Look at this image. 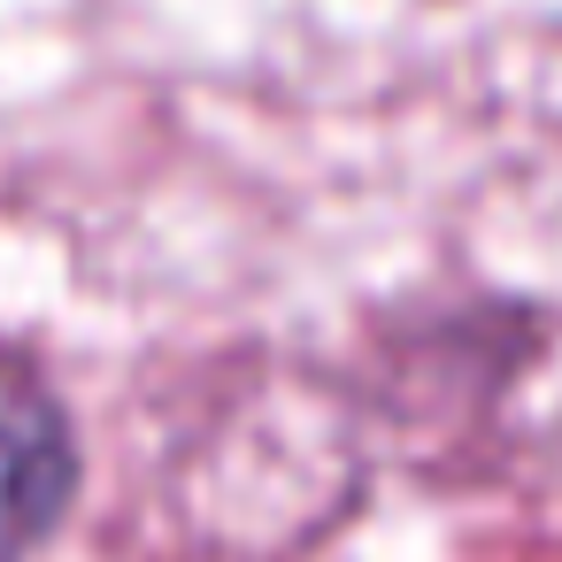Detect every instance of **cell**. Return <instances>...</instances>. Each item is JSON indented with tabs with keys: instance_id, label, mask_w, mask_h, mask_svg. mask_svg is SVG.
I'll use <instances>...</instances> for the list:
<instances>
[{
	"instance_id": "obj_1",
	"label": "cell",
	"mask_w": 562,
	"mask_h": 562,
	"mask_svg": "<svg viewBox=\"0 0 562 562\" xmlns=\"http://www.w3.org/2000/svg\"><path fill=\"white\" fill-rule=\"evenodd\" d=\"M86 493V431L32 347H0V562H40Z\"/></svg>"
}]
</instances>
